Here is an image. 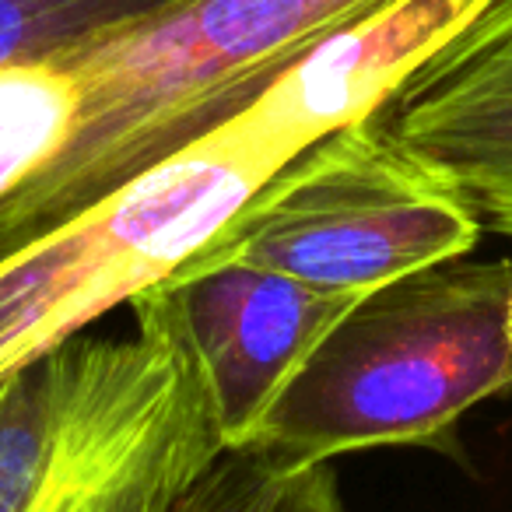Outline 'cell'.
Wrapping results in <instances>:
<instances>
[{
    "label": "cell",
    "mask_w": 512,
    "mask_h": 512,
    "mask_svg": "<svg viewBox=\"0 0 512 512\" xmlns=\"http://www.w3.org/2000/svg\"><path fill=\"white\" fill-rule=\"evenodd\" d=\"M130 309L0 379V512H176L228 453L179 292Z\"/></svg>",
    "instance_id": "6da1fadb"
},
{
    "label": "cell",
    "mask_w": 512,
    "mask_h": 512,
    "mask_svg": "<svg viewBox=\"0 0 512 512\" xmlns=\"http://www.w3.org/2000/svg\"><path fill=\"white\" fill-rule=\"evenodd\" d=\"M383 4L183 0L57 53L78 85V123L46 169L0 197V256L204 137L309 46Z\"/></svg>",
    "instance_id": "7a4b0ae2"
},
{
    "label": "cell",
    "mask_w": 512,
    "mask_h": 512,
    "mask_svg": "<svg viewBox=\"0 0 512 512\" xmlns=\"http://www.w3.org/2000/svg\"><path fill=\"white\" fill-rule=\"evenodd\" d=\"M509 295L512 260L470 256L365 292L295 365L246 446L292 470L376 446L463 460L460 418L512 393Z\"/></svg>",
    "instance_id": "3957f363"
},
{
    "label": "cell",
    "mask_w": 512,
    "mask_h": 512,
    "mask_svg": "<svg viewBox=\"0 0 512 512\" xmlns=\"http://www.w3.org/2000/svg\"><path fill=\"white\" fill-rule=\"evenodd\" d=\"M292 155L235 109L113 193L0 256V379L186 267Z\"/></svg>",
    "instance_id": "277c9868"
},
{
    "label": "cell",
    "mask_w": 512,
    "mask_h": 512,
    "mask_svg": "<svg viewBox=\"0 0 512 512\" xmlns=\"http://www.w3.org/2000/svg\"><path fill=\"white\" fill-rule=\"evenodd\" d=\"M481 232L456 179L369 116L281 165L176 274L246 264L320 292L365 295L470 256Z\"/></svg>",
    "instance_id": "5b68a950"
},
{
    "label": "cell",
    "mask_w": 512,
    "mask_h": 512,
    "mask_svg": "<svg viewBox=\"0 0 512 512\" xmlns=\"http://www.w3.org/2000/svg\"><path fill=\"white\" fill-rule=\"evenodd\" d=\"M183 302L193 348L204 362L228 449L253 439L271 400L362 295H334L285 274L246 264H214L169 278Z\"/></svg>",
    "instance_id": "8992f818"
},
{
    "label": "cell",
    "mask_w": 512,
    "mask_h": 512,
    "mask_svg": "<svg viewBox=\"0 0 512 512\" xmlns=\"http://www.w3.org/2000/svg\"><path fill=\"white\" fill-rule=\"evenodd\" d=\"M456 43L414 71L376 120L446 169L484 228L512 235V78L467 60Z\"/></svg>",
    "instance_id": "52a82bcc"
},
{
    "label": "cell",
    "mask_w": 512,
    "mask_h": 512,
    "mask_svg": "<svg viewBox=\"0 0 512 512\" xmlns=\"http://www.w3.org/2000/svg\"><path fill=\"white\" fill-rule=\"evenodd\" d=\"M78 123V85L57 57L0 67V197L67 148Z\"/></svg>",
    "instance_id": "ba28073f"
},
{
    "label": "cell",
    "mask_w": 512,
    "mask_h": 512,
    "mask_svg": "<svg viewBox=\"0 0 512 512\" xmlns=\"http://www.w3.org/2000/svg\"><path fill=\"white\" fill-rule=\"evenodd\" d=\"M183 0H0V67L57 57Z\"/></svg>",
    "instance_id": "9c48e42d"
},
{
    "label": "cell",
    "mask_w": 512,
    "mask_h": 512,
    "mask_svg": "<svg viewBox=\"0 0 512 512\" xmlns=\"http://www.w3.org/2000/svg\"><path fill=\"white\" fill-rule=\"evenodd\" d=\"M292 474L299 470L267 449H228L176 512H274Z\"/></svg>",
    "instance_id": "30bf717a"
},
{
    "label": "cell",
    "mask_w": 512,
    "mask_h": 512,
    "mask_svg": "<svg viewBox=\"0 0 512 512\" xmlns=\"http://www.w3.org/2000/svg\"><path fill=\"white\" fill-rule=\"evenodd\" d=\"M274 512H344L334 463H313V467L292 474Z\"/></svg>",
    "instance_id": "8fae6325"
},
{
    "label": "cell",
    "mask_w": 512,
    "mask_h": 512,
    "mask_svg": "<svg viewBox=\"0 0 512 512\" xmlns=\"http://www.w3.org/2000/svg\"><path fill=\"white\" fill-rule=\"evenodd\" d=\"M456 50L474 64L488 67L495 74H509L512 78V11L491 18L488 25L474 29L456 43Z\"/></svg>",
    "instance_id": "7c38bea8"
},
{
    "label": "cell",
    "mask_w": 512,
    "mask_h": 512,
    "mask_svg": "<svg viewBox=\"0 0 512 512\" xmlns=\"http://www.w3.org/2000/svg\"><path fill=\"white\" fill-rule=\"evenodd\" d=\"M505 334H509V344H512V295H509V313H505Z\"/></svg>",
    "instance_id": "4fadbf2b"
}]
</instances>
